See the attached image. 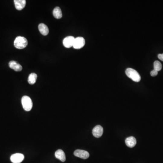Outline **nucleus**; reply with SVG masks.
<instances>
[{
  "instance_id": "nucleus-1",
  "label": "nucleus",
  "mask_w": 163,
  "mask_h": 163,
  "mask_svg": "<svg viewBox=\"0 0 163 163\" xmlns=\"http://www.w3.org/2000/svg\"><path fill=\"white\" fill-rule=\"evenodd\" d=\"M126 74L129 78L135 82H139L141 79L139 73L136 70L131 68H128L126 69Z\"/></svg>"
},
{
  "instance_id": "nucleus-2",
  "label": "nucleus",
  "mask_w": 163,
  "mask_h": 163,
  "mask_svg": "<svg viewBox=\"0 0 163 163\" xmlns=\"http://www.w3.org/2000/svg\"><path fill=\"white\" fill-rule=\"evenodd\" d=\"M14 47L18 49H23L28 45V41L26 38L22 36H18L14 41Z\"/></svg>"
},
{
  "instance_id": "nucleus-3",
  "label": "nucleus",
  "mask_w": 163,
  "mask_h": 163,
  "mask_svg": "<svg viewBox=\"0 0 163 163\" xmlns=\"http://www.w3.org/2000/svg\"><path fill=\"white\" fill-rule=\"evenodd\" d=\"M21 103L24 109L26 111H30L33 107V102L30 97L24 96L21 99Z\"/></svg>"
},
{
  "instance_id": "nucleus-4",
  "label": "nucleus",
  "mask_w": 163,
  "mask_h": 163,
  "mask_svg": "<svg viewBox=\"0 0 163 163\" xmlns=\"http://www.w3.org/2000/svg\"><path fill=\"white\" fill-rule=\"evenodd\" d=\"M85 44V39L83 37H78L75 38L73 47L75 49H80L84 46Z\"/></svg>"
},
{
  "instance_id": "nucleus-5",
  "label": "nucleus",
  "mask_w": 163,
  "mask_h": 163,
  "mask_svg": "<svg viewBox=\"0 0 163 163\" xmlns=\"http://www.w3.org/2000/svg\"><path fill=\"white\" fill-rule=\"evenodd\" d=\"M74 155L82 159H87L89 157V154L88 151L81 149H77L74 152Z\"/></svg>"
},
{
  "instance_id": "nucleus-6",
  "label": "nucleus",
  "mask_w": 163,
  "mask_h": 163,
  "mask_svg": "<svg viewBox=\"0 0 163 163\" xmlns=\"http://www.w3.org/2000/svg\"><path fill=\"white\" fill-rule=\"evenodd\" d=\"M24 155L20 153H16L12 155L11 160L13 163H21L24 159Z\"/></svg>"
},
{
  "instance_id": "nucleus-7",
  "label": "nucleus",
  "mask_w": 163,
  "mask_h": 163,
  "mask_svg": "<svg viewBox=\"0 0 163 163\" xmlns=\"http://www.w3.org/2000/svg\"><path fill=\"white\" fill-rule=\"evenodd\" d=\"M74 40H75V38L73 36H69L63 39L62 43L64 47L66 48H70L73 46Z\"/></svg>"
},
{
  "instance_id": "nucleus-8",
  "label": "nucleus",
  "mask_w": 163,
  "mask_h": 163,
  "mask_svg": "<svg viewBox=\"0 0 163 163\" xmlns=\"http://www.w3.org/2000/svg\"><path fill=\"white\" fill-rule=\"evenodd\" d=\"M103 133V128L100 125H97L92 129V134L96 138L101 136Z\"/></svg>"
},
{
  "instance_id": "nucleus-9",
  "label": "nucleus",
  "mask_w": 163,
  "mask_h": 163,
  "mask_svg": "<svg viewBox=\"0 0 163 163\" xmlns=\"http://www.w3.org/2000/svg\"><path fill=\"white\" fill-rule=\"evenodd\" d=\"M9 66L11 69L14 70L15 71H21L22 70V67L15 61H11L9 62Z\"/></svg>"
},
{
  "instance_id": "nucleus-10",
  "label": "nucleus",
  "mask_w": 163,
  "mask_h": 163,
  "mask_svg": "<svg viewBox=\"0 0 163 163\" xmlns=\"http://www.w3.org/2000/svg\"><path fill=\"white\" fill-rule=\"evenodd\" d=\"M15 8L18 11L22 10L26 5V1L25 0H14V1Z\"/></svg>"
},
{
  "instance_id": "nucleus-11",
  "label": "nucleus",
  "mask_w": 163,
  "mask_h": 163,
  "mask_svg": "<svg viewBox=\"0 0 163 163\" xmlns=\"http://www.w3.org/2000/svg\"><path fill=\"white\" fill-rule=\"evenodd\" d=\"M126 145L129 148H133L136 144V139L133 136L127 138L125 140Z\"/></svg>"
},
{
  "instance_id": "nucleus-12",
  "label": "nucleus",
  "mask_w": 163,
  "mask_h": 163,
  "mask_svg": "<svg viewBox=\"0 0 163 163\" xmlns=\"http://www.w3.org/2000/svg\"><path fill=\"white\" fill-rule=\"evenodd\" d=\"M55 156L56 158L59 159L62 162H64L66 160V156L64 151L62 149H58L55 152Z\"/></svg>"
},
{
  "instance_id": "nucleus-13",
  "label": "nucleus",
  "mask_w": 163,
  "mask_h": 163,
  "mask_svg": "<svg viewBox=\"0 0 163 163\" xmlns=\"http://www.w3.org/2000/svg\"><path fill=\"white\" fill-rule=\"evenodd\" d=\"M39 31L42 35H47L49 34V30L48 26L43 23H41L39 24L38 26Z\"/></svg>"
},
{
  "instance_id": "nucleus-14",
  "label": "nucleus",
  "mask_w": 163,
  "mask_h": 163,
  "mask_svg": "<svg viewBox=\"0 0 163 163\" xmlns=\"http://www.w3.org/2000/svg\"><path fill=\"white\" fill-rule=\"evenodd\" d=\"M53 16L56 19H60L62 17L61 10L59 7H56L53 11Z\"/></svg>"
},
{
  "instance_id": "nucleus-15",
  "label": "nucleus",
  "mask_w": 163,
  "mask_h": 163,
  "mask_svg": "<svg viewBox=\"0 0 163 163\" xmlns=\"http://www.w3.org/2000/svg\"><path fill=\"white\" fill-rule=\"evenodd\" d=\"M37 75L36 73H31L30 74L29 77H28V82L29 84H34L36 82L37 80Z\"/></svg>"
},
{
  "instance_id": "nucleus-16",
  "label": "nucleus",
  "mask_w": 163,
  "mask_h": 163,
  "mask_svg": "<svg viewBox=\"0 0 163 163\" xmlns=\"http://www.w3.org/2000/svg\"><path fill=\"white\" fill-rule=\"evenodd\" d=\"M154 69L158 72L161 70L162 68V65L160 62L158 61H155L154 63Z\"/></svg>"
},
{
  "instance_id": "nucleus-17",
  "label": "nucleus",
  "mask_w": 163,
  "mask_h": 163,
  "mask_svg": "<svg viewBox=\"0 0 163 163\" xmlns=\"http://www.w3.org/2000/svg\"><path fill=\"white\" fill-rule=\"evenodd\" d=\"M158 73V72L156 71L155 70L153 69V70L151 71L150 72V75L152 77H155V76H157Z\"/></svg>"
},
{
  "instance_id": "nucleus-18",
  "label": "nucleus",
  "mask_w": 163,
  "mask_h": 163,
  "mask_svg": "<svg viewBox=\"0 0 163 163\" xmlns=\"http://www.w3.org/2000/svg\"><path fill=\"white\" fill-rule=\"evenodd\" d=\"M158 57L159 59L163 61V54H158Z\"/></svg>"
}]
</instances>
